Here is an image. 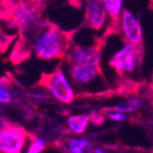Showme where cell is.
I'll return each instance as SVG.
<instances>
[{
  "label": "cell",
  "mask_w": 153,
  "mask_h": 153,
  "mask_svg": "<svg viewBox=\"0 0 153 153\" xmlns=\"http://www.w3.org/2000/svg\"><path fill=\"white\" fill-rule=\"evenodd\" d=\"M74 31H63L54 24L46 22L34 33L33 51L42 60L63 59L72 45Z\"/></svg>",
  "instance_id": "obj_1"
},
{
  "label": "cell",
  "mask_w": 153,
  "mask_h": 153,
  "mask_svg": "<svg viewBox=\"0 0 153 153\" xmlns=\"http://www.w3.org/2000/svg\"><path fill=\"white\" fill-rule=\"evenodd\" d=\"M91 153H109V152H106V151L102 150L101 148H94L91 151Z\"/></svg>",
  "instance_id": "obj_20"
},
{
  "label": "cell",
  "mask_w": 153,
  "mask_h": 153,
  "mask_svg": "<svg viewBox=\"0 0 153 153\" xmlns=\"http://www.w3.org/2000/svg\"><path fill=\"white\" fill-rule=\"evenodd\" d=\"M141 107H143L141 100L136 97H131L128 101L120 103V104H118L117 106H114V107H109V109L126 114V112H134Z\"/></svg>",
  "instance_id": "obj_12"
},
{
  "label": "cell",
  "mask_w": 153,
  "mask_h": 153,
  "mask_svg": "<svg viewBox=\"0 0 153 153\" xmlns=\"http://www.w3.org/2000/svg\"><path fill=\"white\" fill-rule=\"evenodd\" d=\"M103 114H104L108 119L114 121H128L130 118L128 116L125 114V112H121V111H116V110H111L109 108H105L103 109Z\"/></svg>",
  "instance_id": "obj_15"
},
{
  "label": "cell",
  "mask_w": 153,
  "mask_h": 153,
  "mask_svg": "<svg viewBox=\"0 0 153 153\" xmlns=\"http://www.w3.org/2000/svg\"><path fill=\"white\" fill-rule=\"evenodd\" d=\"M90 118V122H92L93 124H102L105 120L104 114L103 112H92L91 115L89 116Z\"/></svg>",
  "instance_id": "obj_19"
},
{
  "label": "cell",
  "mask_w": 153,
  "mask_h": 153,
  "mask_svg": "<svg viewBox=\"0 0 153 153\" xmlns=\"http://www.w3.org/2000/svg\"><path fill=\"white\" fill-rule=\"evenodd\" d=\"M103 41L101 39H95V42L92 45H71L64 61L66 64L87 63L93 65H101V56H102Z\"/></svg>",
  "instance_id": "obj_5"
},
{
  "label": "cell",
  "mask_w": 153,
  "mask_h": 153,
  "mask_svg": "<svg viewBox=\"0 0 153 153\" xmlns=\"http://www.w3.org/2000/svg\"><path fill=\"white\" fill-rule=\"evenodd\" d=\"M143 57V46L136 47L132 44L125 43L118 51H116L110 58L109 65L123 76L125 74L133 73L141 63Z\"/></svg>",
  "instance_id": "obj_3"
},
{
  "label": "cell",
  "mask_w": 153,
  "mask_h": 153,
  "mask_svg": "<svg viewBox=\"0 0 153 153\" xmlns=\"http://www.w3.org/2000/svg\"><path fill=\"white\" fill-rule=\"evenodd\" d=\"M89 141L82 138H71L68 141V150L70 153H86L85 149L89 148Z\"/></svg>",
  "instance_id": "obj_13"
},
{
  "label": "cell",
  "mask_w": 153,
  "mask_h": 153,
  "mask_svg": "<svg viewBox=\"0 0 153 153\" xmlns=\"http://www.w3.org/2000/svg\"><path fill=\"white\" fill-rule=\"evenodd\" d=\"M39 85L45 88L54 99L64 104H70L75 99L74 89L64 74L62 64H59L51 73L42 75Z\"/></svg>",
  "instance_id": "obj_2"
},
{
  "label": "cell",
  "mask_w": 153,
  "mask_h": 153,
  "mask_svg": "<svg viewBox=\"0 0 153 153\" xmlns=\"http://www.w3.org/2000/svg\"><path fill=\"white\" fill-rule=\"evenodd\" d=\"M30 55V47H29L27 38L21 36L19 40H18L17 44H16L15 48L13 51V54L11 56L12 60L14 62H21L22 60L26 59Z\"/></svg>",
  "instance_id": "obj_11"
},
{
  "label": "cell",
  "mask_w": 153,
  "mask_h": 153,
  "mask_svg": "<svg viewBox=\"0 0 153 153\" xmlns=\"http://www.w3.org/2000/svg\"><path fill=\"white\" fill-rule=\"evenodd\" d=\"M12 101V94L4 86L0 84V103L9 104Z\"/></svg>",
  "instance_id": "obj_18"
},
{
  "label": "cell",
  "mask_w": 153,
  "mask_h": 153,
  "mask_svg": "<svg viewBox=\"0 0 153 153\" xmlns=\"http://www.w3.org/2000/svg\"><path fill=\"white\" fill-rule=\"evenodd\" d=\"M28 133L16 123L2 121L0 123V152L22 153L27 141Z\"/></svg>",
  "instance_id": "obj_4"
},
{
  "label": "cell",
  "mask_w": 153,
  "mask_h": 153,
  "mask_svg": "<svg viewBox=\"0 0 153 153\" xmlns=\"http://www.w3.org/2000/svg\"><path fill=\"white\" fill-rule=\"evenodd\" d=\"M90 122V118L86 114L73 115L68 118V125L72 133L74 134H82L87 130V126Z\"/></svg>",
  "instance_id": "obj_10"
},
{
  "label": "cell",
  "mask_w": 153,
  "mask_h": 153,
  "mask_svg": "<svg viewBox=\"0 0 153 153\" xmlns=\"http://www.w3.org/2000/svg\"><path fill=\"white\" fill-rule=\"evenodd\" d=\"M85 25L93 30H101L108 16L102 0H85Z\"/></svg>",
  "instance_id": "obj_8"
},
{
  "label": "cell",
  "mask_w": 153,
  "mask_h": 153,
  "mask_svg": "<svg viewBox=\"0 0 153 153\" xmlns=\"http://www.w3.org/2000/svg\"><path fill=\"white\" fill-rule=\"evenodd\" d=\"M14 38H15V34H7L2 30H0V49L5 51Z\"/></svg>",
  "instance_id": "obj_17"
},
{
  "label": "cell",
  "mask_w": 153,
  "mask_h": 153,
  "mask_svg": "<svg viewBox=\"0 0 153 153\" xmlns=\"http://www.w3.org/2000/svg\"><path fill=\"white\" fill-rule=\"evenodd\" d=\"M68 72L77 89L90 86L100 78H104L101 65L87 63L68 64Z\"/></svg>",
  "instance_id": "obj_6"
},
{
  "label": "cell",
  "mask_w": 153,
  "mask_h": 153,
  "mask_svg": "<svg viewBox=\"0 0 153 153\" xmlns=\"http://www.w3.org/2000/svg\"><path fill=\"white\" fill-rule=\"evenodd\" d=\"M107 15L109 16V25L105 36L121 34L120 19L122 12V0H102Z\"/></svg>",
  "instance_id": "obj_9"
},
{
  "label": "cell",
  "mask_w": 153,
  "mask_h": 153,
  "mask_svg": "<svg viewBox=\"0 0 153 153\" xmlns=\"http://www.w3.org/2000/svg\"><path fill=\"white\" fill-rule=\"evenodd\" d=\"M15 2L13 0H0V23L5 19L8 21L14 8Z\"/></svg>",
  "instance_id": "obj_14"
},
{
  "label": "cell",
  "mask_w": 153,
  "mask_h": 153,
  "mask_svg": "<svg viewBox=\"0 0 153 153\" xmlns=\"http://www.w3.org/2000/svg\"><path fill=\"white\" fill-rule=\"evenodd\" d=\"M45 149V140L42 138L31 137V143L26 153H41Z\"/></svg>",
  "instance_id": "obj_16"
},
{
  "label": "cell",
  "mask_w": 153,
  "mask_h": 153,
  "mask_svg": "<svg viewBox=\"0 0 153 153\" xmlns=\"http://www.w3.org/2000/svg\"><path fill=\"white\" fill-rule=\"evenodd\" d=\"M120 28L125 43L132 44L136 47H143V39L140 23L138 21V18L130 11H122Z\"/></svg>",
  "instance_id": "obj_7"
}]
</instances>
